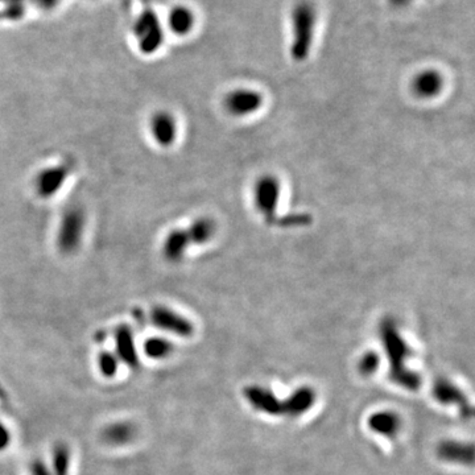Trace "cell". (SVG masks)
<instances>
[{"instance_id":"cell-10","label":"cell","mask_w":475,"mask_h":475,"mask_svg":"<svg viewBox=\"0 0 475 475\" xmlns=\"http://www.w3.org/2000/svg\"><path fill=\"white\" fill-rule=\"evenodd\" d=\"M245 396L257 411L271 416H284V400H278L269 389L263 387H247Z\"/></svg>"},{"instance_id":"cell-19","label":"cell","mask_w":475,"mask_h":475,"mask_svg":"<svg viewBox=\"0 0 475 475\" xmlns=\"http://www.w3.org/2000/svg\"><path fill=\"white\" fill-rule=\"evenodd\" d=\"M185 230L188 233L190 245L202 246V245L209 243L216 235L217 226H216V222L211 218L198 217Z\"/></svg>"},{"instance_id":"cell-25","label":"cell","mask_w":475,"mask_h":475,"mask_svg":"<svg viewBox=\"0 0 475 475\" xmlns=\"http://www.w3.org/2000/svg\"><path fill=\"white\" fill-rule=\"evenodd\" d=\"M11 435L8 429L0 423V450H4L10 445Z\"/></svg>"},{"instance_id":"cell-6","label":"cell","mask_w":475,"mask_h":475,"mask_svg":"<svg viewBox=\"0 0 475 475\" xmlns=\"http://www.w3.org/2000/svg\"><path fill=\"white\" fill-rule=\"evenodd\" d=\"M69 177V168L64 164L41 169L35 178L36 194L42 199L57 196Z\"/></svg>"},{"instance_id":"cell-13","label":"cell","mask_w":475,"mask_h":475,"mask_svg":"<svg viewBox=\"0 0 475 475\" xmlns=\"http://www.w3.org/2000/svg\"><path fill=\"white\" fill-rule=\"evenodd\" d=\"M136 35H138L140 49L143 50L146 54H152L161 47L163 30H161L158 20L155 19L152 15H148L147 21H141L139 24Z\"/></svg>"},{"instance_id":"cell-1","label":"cell","mask_w":475,"mask_h":475,"mask_svg":"<svg viewBox=\"0 0 475 475\" xmlns=\"http://www.w3.org/2000/svg\"><path fill=\"white\" fill-rule=\"evenodd\" d=\"M379 334L389 362V379L397 386L416 391L421 385V379L406 367V362L408 356H411V348L400 336L394 319H383L379 327Z\"/></svg>"},{"instance_id":"cell-15","label":"cell","mask_w":475,"mask_h":475,"mask_svg":"<svg viewBox=\"0 0 475 475\" xmlns=\"http://www.w3.org/2000/svg\"><path fill=\"white\" fill-rule=\"evenodd\" d=\"M316 401V394L309 387H301L284 400V416L297 417L304 415Z\"/></svg>"},{"instance_id":"cell-4","label":"cell","mask_w":475,"mask_h":475,"mask_svg":"<svg viewBox=\"0 0 475 475\" xmlns=\"http://www.w3.org/2000/svg\"><path fill=\"white\" fill-rule=\"evenodd\" d=\"M281 185L274 175H263L254 185V204L257 213L267 223L276 221L277 209L280 204Z\"/></svg>"},{"instance_id":"cell-20","label":"cell","mask_w":475,"mask_h":475,"mask_svg":"<svg viewBox=\"0 0 475 475\" xmlns=\"http://www.w3.org/2000/svg\"><path fill=\"white\" fill-rule=\"evenodd\" d=\"M196 23L194 13L185 6L173 7L168 16V25L170 30L177 36H185L193 30Z\"/></svg>"},{"instance_id":"cell-22","label":"cell","mask_w":475,"mask_h":475,"mask_svg":"<svg viewBox=\"0 0 475 475\" xmlns=\"http://www.w3.org/2000/svg\"><path fill=\"white\" fill-rule=\"evenodd\" d=\"M69 450L65 445H59L54 449L53 455V475H68L69 470Z\"/></svg>"},{"instance_id":"cell-11","label":"cell","mask_w":475,"mask_h":475,"mask_svg":"<svg viewBox=\"0 0 475 475\" xmlns=\"http://www.w3.org/2000/svg\"><path fill=\"white\" fill-rule=\"evenodd\" d=\"M442 89H444V77L438 70H423L412 81V90L416 97L418 98H435Z\"/></svg>"},{"instance_id":"cell-27","label":"cell","mask_w":475,"mask_h":475,"mask_svg":"<svg viewBox=\"0 0 475 475\" xmlns=\"http://www.w3.org/2000/svg\"><path fill=\"white\" fill-rule=\"evenodd\" d=\"M388 3L391 6L396 7V8H403V7H406V6H408L411 3V0H388Z\"/></svg>"},{"instance_id":"cell-2","label":"cell","mask_w":475,"mask_h":475,"mask_svg":"<svg viewBox=\"0 0 475 475\" xmlns=\"http://www.w3.org/2000/svg\"><path fill=\"white\" fill-rule=\"evenodd\" d=\"M316 8L310 1H300L293 7L292 21V42L291 56L297 62H303L309 57L315 40L316 28Z\"/></svg>"},{"instance_id":"cell-7","label":"cell","mask_w":475,"mask_h":475,"mask_svg":"<svg viewBox=\"0 0 475 475\" xmlns=\"http://www.w3.org/2000/svg\"><path fill=\"white\" fill-rule=\"evenodd\" d=\"M263 105V95L257 90L235 89L225 98V107L234 117H247L257 112Z\"/></svg>"},{"instance_id":"cell-18","label":"cell","mask_w":475,"mask_h":475,"mask_svg":"<svg viewBox=\"0 0 475 475\" xmlns=\"http://www.w3.org/2000/svg\"><path fill=\"white\" fill-rule=\"evenodd\" d=\"M368 426L373 432H375L377 435L394 438L399 433L401 423H400L399 416L394 412L383 411V412H376L368 418Z\"/></svg>"},{"instance_id":"cell-23","label":"cell","mask_w":475,"mask_h":475,"mask_svg":"<svg viewBox=\"0 0 475 475\" xmlns=\"http://www.w3.org/2000/svg\"><path fill=\"white\" fill-rule=\"evenodd\" d=\"M118 356H114L112 353L103 351L99 356V370H100V373L103 375L107 376V377H111V376H114L118 373Z\"/></svg>"},{"instance_id":"cell-9","label":"cell","mask_w":475,"mask_h":475,"mask_svg":"<svg viewBox=\"0 0 475 475\" xmlns=\"http://www.w3.org/2000/svg\"><path fill=\"white\" fill-rule=\"evenodd\" d=\"M432 394L435 396V400L441 404L445 406L455 404L464 417H471L473 415V408L469 404L467 397L462 394V391L458 387L455 386L447 379H438L433 385Z\"/></svg>"},{"instance_id":"cell-21","label":"cell","mask_w":475,"mask_h":475,"mask_svg":"<svg viewBox=\"0 0 475 475\" xmlns=\"http://www.w3.org/2000/svg\"><path fill=\"white\" fill-rule=\"evenodd\" d=\"M143 350H144L146 356L151 358V359L161 360V359H165V358H168L172 354L173 345H172L170 341L165 339V338L151 336V338H148L144 342Z\"/></svg>"},{"instance_id":"cell-3","label":"cell","mask_w":475,"mask_h":475,"mask_svg":"<svg viewBox=\"0 0 475 475\" xmlns=\"http://www.w3.org/2000/svg\"><path fill=\"white\" fill-rule=\"evenodd\" d=\"M86 230V213L81 205L73 204L59 218L56 243L62 255H73L78 251Z\"/></svg>"},{"instance_id":"cell-5","label":"cell","mask_w":475,"mask_h":475,"mask_svg":"<svg viewBox=\"0 0 475 475\" xmlns=\"http://www.w3.org/2000/svg\"><path fill=\"white\" fill-rule=\"evenodd\" d=\"M151 322L155 327L175 336H190L194 332L193 324L170 307L158 305L151 310Z\"/></svg>"},{"instance_id":"cell-24","label":"cell","mask_w":475,"mask_h":475,"mask_svg":"<svg viewBox=\"0 0 475 475\" xmlns=\"http://www.w3.org/2000/svg\"><path fill=\"white\" fill-rule=\"evenodd\" d=\"M379 363H380V359H379L377 354L374 353V351H368L366 354L360 356V359L358 362V371L362 375H373L376 370H377Z\"/></svg>"},{"instance_id":"cell-14","label":"cell","mask_w":475,"mask_h":475,"mask_svg":"<svg viewBox=\"0 0 475 475\" xmlns=\"http://www.w3.org/2000/svg\"><path fill=\"white\" fill-rule=\"evenodd\" d=\"M437 455L446 462H457L469 466L474 464V447L471 444L445 441L437 447Z\"/></svg>"},{"instance_id":"cell-12","label":"cell","mask_w":475,"mask_h":475,"mask_svg":"<svg viewBox=\"0 0 475 475\" xmlns=\"http://www.w3.org/2000/svg\"><path fill=\"white\" fill-rule=\"evenodd\" d=\"M188 233L185 228L170 230L163 242V255L170 263L181 262L190 247Z\"/></svg>"},{"instance_id":"cell-26","label":"cell","mask_w":475,"mask_h":475,"mask_svg":"<svg viewBox=\"0 0 475 475\" xmlns=\"http://www.w3.org/2000/svg\"><path fill=\"white\" fill-rule=\"evenodd\" d=\"M30 470H32L33 475H52L49 471H48V469L45 467V465H44L42 462H40V461L33 462V464H32V467H30Z\"/></svg>"},{"instance_id":"cell-17","label":"cell","mask_w":475,"mask_h":475,"mask_svg":"<svg viewBox=\"0 0 475 475\" xmlns=\"http://www.w3.org/2000/svg\"><path fill=\"white\" fill-rule=\"evenodd\" d=\"M136 437V426L131 423H115L103 429L102 440L110 446L129 445Z\"/></svg>"},{"instance_id":"cell-16","label":"cell","mask_w":475,"mask_h":475,"mask_svg":"<svg viewBox=\"0 0 475 475\" xmlns=\"http://www.w3.org/2000/svg\"><path fill=\"white\" fill-rule=\"evenodd\" d=\"M115 346L118 359L129 366L135 367L138 365V353L134 342V334L129 327L122 325L115 330Z\"/></svg>"},{"instance_id":"cell-8","label":"cell","mask_w":475,"mask_h":475,"mask_svg":"<svg viewBox=\"0 0 475 475\" xmlns=\"http://www.w3.org/2000/svg\"><path fill=\"white\" fill-rule=\"evenodd\" d=\"M149 131L156 144L168 148L177 140V120L167 110H158L149 120Z\"/></svg>"}]
</instances>
